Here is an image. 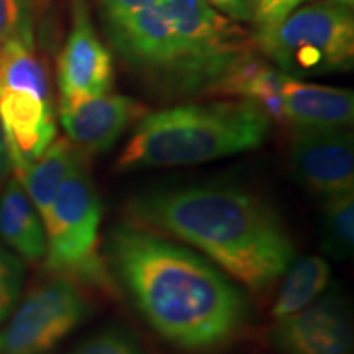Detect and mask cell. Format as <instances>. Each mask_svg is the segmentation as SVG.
Wrapping results in <instances>:
<instances>
[{
	"label": "cell",
	"mask_w": 354,
	"mask_h": 354,
	"mask_svg": "<svg viewBox=\"0 0 354 354\" xmlns=\"http://www.w3.org/2000/svg\"><path fill=\"white\" fill-rule=\"evenodd\" d=\"M110 272L159 338L189 354L233 344L251 320L240 287L210 259L138 225L120 223L105 238Z\"/></svg>",
	"instance_id": "obj_1"
},
{
	"label": "cell",
	"mask_w": 354,
	"mask_h": 354,
	"mask_svg": "<svg viewBox=\"0 0 354 354\" xmlns=\"http://www.w3.org/2000/svg\"><path fill=\"white\" fill-rule=\"evenodd\" d=\"M130 223L192 245L248 289H272L295 259V245L271 202L232 184L141 190L125 203Z\"/></svg>",
	"instance_id": "obj_2"
},
{
	"label": "cell",
	"mask_w": 354,
	"mask_h": 354,
	"mask_svg": "<svg viewBox=\"0 0 354 354\" xmlns=\"http://www.w3.org/2000/svg\"><path fill=\"white\" fill-rule=\"evenodd\" d=\"M272 122L246 100L184 104L148 112L118 154L117 171L192 166L253 151L263 146Z\"/></svg>",
	"instance_id": "obj_3"
},
{
	"label": "cell",
	"mask_w": 354,
	"mask_h": 354,
	"mask_svg": "<svg viewBox=\"0 0 354 354\" xmlns=\"http://www.w3.org/2000/svg\"><path fill=\"white\" fill-rule=\"evenodd\" d=\"M102 202L87 162L61 184L43 216L46 234L44 266L53 276L71 279L86 289L115 294L117 282L99 253Z\"/></svg>",
	"instance_id": "obj_4"
},
{
	"label": "cell",
	"mask_w": 354,
	"mask_h": 354,
	"mask_svg": "<svg viewBox=\"0 0 354 354\" xmlns=\"http://www.w3.org/2000/svg\"><path fill=\"white\" fill-rule=\"evenodd\" d=\"M253 37L259 55L290 77L344 73L354 64L353 12L328 0L299 7Z\"/></svg>",
	"instance_id": "obj_5"
},
{
	"label": "cell",
	"mask_w": 354,
	"mask_h": 354,
	"mask_svg": "<svg viewBox=\"0 0 354 354\" xmlns=\"http://www.w3.org/2000/svg\"><path fill=\"white\" fill-rule=\"evenodd\" d=\"M159 7L179 41L185 97L214 95L234 68L258 53L253 32L205 0H167Z\"/></svg>",
	"instance_id": "obj_6"
},
{
	"label": "cell",
	"mask_w": 354,
	"mask_h": 354,
	"mask_svg": "<svg viewBox=\"0 0 354 354\" xmlns=\"http://www.w3.org/2000/svg\"><path fill=\"white\" fill-rule=\"evenodd\" d=\"M0 122L17 176L56 138L50 77L39 57L17 53L0 59Z\"/></svg>",
	"instance_id": "obj_7"
},
{
	"label": "cell",
	"mask_w": 354,
	"mask_h": 354,
	"mask_svg": "<svg viewBox=\"0 0 354 354\" xmlns=\"http://www.w3.org/2000/svg\"><path fill=\"white\" fill-rule=\"evenodd\" d=\"M109 41L146 86L167 99L185 97L179 41L159 6L105 17Z\"/></svg>",
	"instance_id": "obj_8"
},
{
	"label": "cell",
	"mask_w": 354,
	"mask_h": 354,
	"mask_svg": "<svg viewBox=\"0 0 354 354\" xmlns=\"http://www.w3.org/2000/svg\"><path fill=\"white\" fill-rule=\"evenodd\" d=\"M91 313L81 286L53 276L26 294L0 330V354H53Z\"/></svg>",
	"instance_id": "obj_9"
},
{
	"label": "cell",
	"mask_w": 354,
	"mask_h": 354,
	"mask_svg": "<svg viewBox=\"0 0 354 354\" xmlns=\"http://www.w3.org/2000/svg\"><path fill=\"white\" fill-rule=\"evenodd\" d=\"M271 343L279 354H353V318L346 297L330 287L315 302L277 318Z\"/></svg>",
	"instance_id": "obj_10"
},
{
	"label": "cell",
	"mask_w": 354,
	"mask_h": 354,
	"mask_svg": "<svg viewBox=\"0 0 354 354\" xmlns=\"http://www.w3.org/2000/svg\"><path fill=\"white\" fill-rule=\"evenodd\" d=\"M289 162L295 179L320 198L354 190V143L346 128H294Z\"/></svg>",
	"instance_id": "obj_11"
},
{
	"label": "cell",
	"mask_w": 354,
	"mask_h": 354,
	"mask_svg": "<svg viewBox=\"0 0 354 354\" xmlns=\"http://www.w3.org/2000/svg\"><path fill=\"white\" fill-rule=\"evenodd\" d=\"M73 20L57 56L61 99L107 94L113 87V59L97 33L86 0H73Z\"/></svg>",
	"instance_id": "obj_12"
},
{
	"label": "cell",
	"mask_w": 354,
	"mask_h": 354,
	"mask_svg": "<svg viewBox=\"0 0 354 354\" xmlns=\"http://www.w3.org/2000/svg\"><path fill=\"white\" fill-rule=\"evenodd\" d=\"M148 113L146 105L120 94L59 99V120L66 138L86 156L110 151L128 128Z\"/></svg>",
	"instance_id": "obj_13"
},
{
	"label": "cell",
	"mask_w": 354,
	"mask_h": 354,
	"mask_svg": "<svg viewBox=\"0 0 354 354\" xmlns=\"http://www.w3.org/2000/svg\"><path fill=\"white\" fill-rule=\"evenodd\" d=\"M284 123L292 128H348L354 95L348 88L304 82L284 74L281 86Z\"/></svg>",
	"instance_id": "obj_14"
},
{
	"label": "cell",
	"mask_w": 354,
	"mask_h": 354,
	"mask_svg": "<svg viewBox=\"0 0 354 354\" xmlns=\"http://www.w3.org/2000/svg\"><path fill=\"white\" fill-rule=\"evenodd\" d=\"M0 241L28 263H38L46 253L43 220L17 177L0 192Z\"/></svg>",
	"instance_id": "obj_15"
},
{
	"label": "cell",
	"mask_w": 354,
	"mask_h": 354,
	"mask_svg": "<svg viewBox=\"0 0 354 354\" xmlns=\"http://www.w3.org/2000/svg\"><path fill=\"white\" fill-rule=\"evenodd\" d=\"M84 162H87V156L68 138H55L37 159L15 176L41 220L50 210L61 184Z\"/></svg>",
	"instance_id": "obj_16"
},
{
	"label": "cell",
	"mask_w": 354,
	"mask_h": 354,
	"mask_svg": "<svg viewBox=\"0 0 354 354\" xmlns=\"http://www.w3.org/2000/svg\"><path fill=\"white\" fill-rule=\"evenodd\" d=\"M282 79L284 73L256 53L228 74V77L216 87L214 95L236 97L251 102L263 110L272 123L286 125L281 97Z\"/></svg>",
	"instance_id": "obj_17"
},
{
	"label": "cell",
	"mask_w": 354,
	"mask_h": 354,
	"mask_svg": "<svg viewBox=\"0 0 354 354\" xmlns=\"http://www.w3.org/2000/svg\"><path fill=\"white\" fill-rule=\"evenodd\" d=\"M284 274L286 277L272 305V317L276 320L315 302L331 284V266L322 256L294 259Z\"/></svg>",
	"instance_id": "obj_18"
},
{
	"label": "cell",
	"mask_w": 354,
	"mask_h": 354,
	"mask_svg": "<svg viewBox=\"0 0 354 354\" xmlns=\"http://www.w3.org/2000/svg\"><path fill=\"white\" fill-rule=\"evenodd\" d=\"M322 246L331 258L346 261L354 250V190L322 198Z\"/></svg>",
	"instance_id": "obj_19"
},
{
	"label": "cell",
	"mask_w": 354,
	"mask_h": 354,
	"mask_svg": "<svg viewBox=\"0 0 354 354\" xmlns=\"http://www.w3.org/2000/svg\"><path fill=\"white\" fill-rule=\"evenodd\" d=\"M69 354H146V349L130 328L109 325L79 342Z\"/></svg>",
	"instance_id": "obj_20"
},
{
	"label": "cell",
	"mask_w": 354,
	"mask_h": 354,
	"mask_svg": "<svg viewBox=\"0 0 354 354\" xmlns=\"http://www.w3.org/2000/svg\"><path fill=\"white\" fill-rule=\"evenodd\" d=\"M48 0H0V43L19 35H33L35 21Z\"/></svg>",
	"instance_id": "obj_21"
},
{
	"label": "cell",
	"mask_w": 354,
	"mask_h": 354,
	"mask_svg": "<svg viewBox=\"0 0 354 354\" xmlns=\"http://www.w3.org/2000/svg\"><path fill=\"white\" fill-rule=\"evenodd\" d=\"M25 268L17 254L0 241V323L10 315L20 299Z\"/></svg>",
	"instance_id": "obj_22"
},
{
	"label": "cell",
	"mask_w": 354,
	"mask_h": 354,
	"mask_svg": "<svg viewBox=\"0 0 354 354\" xmlns=\"http://www.w3.org/2000/svg\"><path fill=\"white\" fill-rule=\"evenodd\" d=\"M312 0H259L254 7V33L268 32L282 21L287 15Z\"/></svg>",
	"instance_id": "obj_23"
},
{
	"label": "cell",
	"mask_w": 354,
	"mask_h": 354,
	"mask_svg": "<svg viewBox=\"0 0 354 354\" xmlns=\"http://www.w3.org/2000/svg\"><path fill=\"white\" fill-rule=\"evenodd\" d=\"M212 8L221 15L228 17L238 24H248L253 21L254 15V2L253 0H205Z\"/></svg>",
	"instance_id": "obj_24"
},
{
	"label": "cell",
	"mask_w": 354,
	"mask_h": 354,
	"mask_svg": "<svg viewBox=\"0 0 354 354\" xmlns=\"http://www.w3.org/2000/svg\"><path fill=\"white\" fill-rule=\"evenodd\" d=\"M95 2L100 7L102 17L105 19V17L122 15V13L136 10V8L161 6L167 0H95Z\"/></svg>",
	"instance_id": "obj_25"
},
{
	"label": "cell",
	"mask_w": 354,
	"mask_h": 354,
	"mask_svg": "<svg viewBox=\"0 0 354 354\" xmlns=\"http://www.w3.org/2000/svg\"><path fill=\"white\" fill-rule=\"evenodd\" d=\"M10 172H13L10 145H8L7 133L3 130L2 122H0V192H2L3 185L7 184Z\"/></svg>",
	"instance_id": "obj_26"
},
{
	"label": "cell",
	"mask_w": 354,
	"mask_h": 354,
	"mask_svg": "<svg viewBox=\"0 0 354 354\" xmlns=\"http://www.w3.org/2000/svg\"><path fill=\"white\" fill-rule=\"evenodd\" d=\"M328 2H333V3H336V6H342L346 8H353V6H354V0H328Z\"/></svg>",
	"instance_id": "obj_27"
},
{
	"label": "cell",
	"mask_w": 354,
	"mask_h": 354,
	"mask_svg": "<svg viewBox=\"0 0 354 354\" xmlns=\"http://www.w3.org/2000/svg\"><path fill=\"white\" fill-rule=\"evenodd\" d=\"M253 2H254V7H256V3H258V2H259V0H253Z\"/></svg>",
	"instance_id": "obj_28"
}]
</instances>
